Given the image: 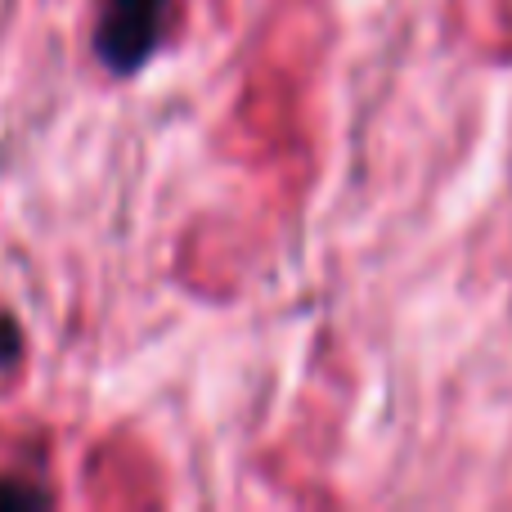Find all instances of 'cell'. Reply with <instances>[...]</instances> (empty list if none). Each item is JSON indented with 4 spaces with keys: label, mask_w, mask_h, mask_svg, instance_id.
Returning a JSON list of instances; mask_svg holds the SVG:
<instances>
[{
    "label": "cell",
    "mask_w": 512,
    "mask_h": 512,
    "mask_svg": "<svg viewBox=\"0 0 512 512\" xmlns=\"http://www.w3.org/2000/svg\"><path fill=\"white\" fill-rule=\"evenodd\" d=\"M176 0H99L95 54L108 72L131 77L158 54Z\"/></svg>",
    "instance_id": "6da1fadb"
},
{
    "label": "cell",
    "mask_w": 512,
    "mask_h": 512,
    "mask_svg": "<svg viewBox=\"0 0 512 512\" xmlns=\"http://www.w3.org/2000/svg\"><path fill=\"white\" fill-rule=\"evenodd\" d=\"M50 504V495L36 486H0V508H41Z\"/></svg>",
    "instance_id": "7a4b0ae2"
},
{
    "label": "cell",
    "mask_w": 512,
    "mask_h": 512,
    "mask_svg": "<svg viewBox=\"0 0 512 512\" xmlns=\"http://www.w3.org/2000/svg\"><path fill=\"white\" fill-rule=\"evenodd\" d=\"M18 324L9 315H0V369H5V364H14L18 360Z\"/></svg>",
    "instance_id": "3957f363"
}]
</instances>
